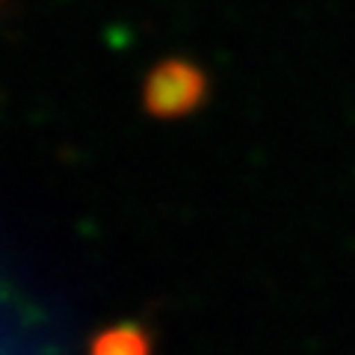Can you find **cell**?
I'll use <instances>...</instances> for the list:
<instances>
[{
	"mask_svg": "<svg viewBox=\"0 0 355 355\" xmlns=\"http://www.w3.org/2000/svg\"><path fill=\"white\" fill-rule=\"evenodd\" d=\"M95 355H146V343H142V335L133 329H119L110 331L98 340Z\"/></svg>",
	"mask_w": 355,
	"mask_h": 355,
	"instance_id": "cell-2",
	"label": "cell"
},
{
	"mask_svg": "<svg viewBox=\"0 0 355 355\" xmlns=\"http://www.w3.org/2000/svg\"><path fill=\"white\" fill-rule=\"evenodd\" d=\"M207 98V74L187 60H166L146 80V107L160 119H178L198 110Z\"/></svg>",
	"mask_w": 355,
	"mask_h": 355,
	"instance_id": "cell-1",
	"label": "cell"
}]
</instances>
